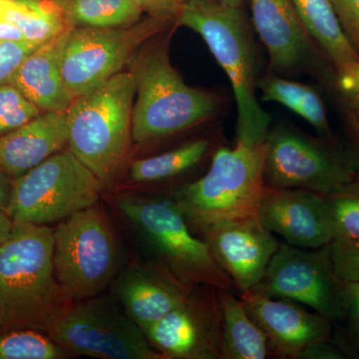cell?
Instances as JSON below:
<instances>
[{"label":"cell","mask_w":359,"mask_h":359,"mask_svg":"<svg viewBox=\"0 0 359 359\" xmlns=\"http://www.w3.org/2000/svg\"><path fill=\"white\" fill-rule=\"evenodd\" d=\"M0 40H6V41H27L23 36L22 33L9 25L6 21L0 20Z\"/></svg>","instance_id":"39"},{"label":"cell","mask_w":359,"mask_h":359,"mask_svg":"<svg viewBox=\"0 0 359 359\" xmlns=\"http://www.w3.org/2000/svg\"><path fill=\"white\" fill-rule=\"evenodd\" d=\"M177 25L185 26L204 39L218 65L226 73L237 105L236 139L255 143L266 141L271 115L257 99L259 77L256 43L244 7L183 6Z\"/></svg>","instance_id":"4"},{"label":"cell","mask_w":359,"mask_h":359,"mask_svg":"<svg viewBox=\"0 0 359 359\" xmlns=\"http://www.w3.org/2000/svg\"><path fill=\"white\" fill-rule=\"evenodd\" d=\"M66 145V111L40 113L22 126L0 137V169L11 178H18Z\"/></svg>","instance_id":"18"},{"label":"cell","mask_w":359,"mask_h":359,"mask_svg":"<svg viewBox=\"0 0 359 359\" xmlns=\"http://www.w3.org/2000/svg\"><path fill=\"white\" fill-rule=\"evenodd\" d=\"M344 285L335 275L330 244L304 249L280 244L266 273L252 290L308 306L332 323L344 316Z\"/></svg>","instance_id":"12"},{"label":"cell","mask_w":359,"mask_h":359,"mask_svg":"<svg viewBox=\"0 0 359 359\" xmlns=\"http://www.w3.org/2000/svg\"><path fill=\"white\" fill-rule=\"evenodd\" d=\"M226 143L224 130L184 142L178 147L134 161L130 178L139 184H169L185 178L203 164H210L212 155Z\"/></svg>","instance_id":"21"},{"label":"cell","mask_w":359,"mask_h":359,"mask_svg":"<svg viewBox=\"0 0 359 359\" xmlns=\"http://www.w3.org/2000/svg\"><path fill=\"white\" fill-rule=\"evenodd\" d=\"M146 337L164 359H221L219 289L201 285L155 323Z\"/></svg>","instance_id":"14"},{"label":"cell","mask_w":359,"mask_h":359,"mask_svg":"<svg viewBox=\"0 0 359 359\" xmlns=\"http://www.w3.org/2000/svg\"><path fill=\"white\" fill-rule=\"evenodd\" d=\"M103 190L95 175L62 149L13 180L6 214L14 223H60L98 202Z\"/></svg>","instance_id":"9"},{"label":"cell","mask_w":359,"mask_h":359,"mask_svg":"<svg viewBox=\"0 0 359 359\" xmlns=\"http://www.w3.org/2000/svg\"><path fill=\"white\" fill-rule=\"evenodd\" d=\"M47 334L68 355L102 359H164L120 304L108 297L72 302Z\"/></svg>","instance_id":"10"},{"label":"cell","mask_w":359,"mask_h":359,"mask_svg":"<svg viewBox=\"0 0 359 359\" xmlns=\"http://www.w3.org/2000/svg\"><path fill=\"white\" fill-rule=\"evenodd\" d=\"M335 275L344 283H359V240L335 238L330 243Z\"/></svg>","instance_id":"31"},{"label":"cell","mask_w":359,"mask_h":359,"mask_svg":"<svg viewBox=\"0 0 359 359\" xmlns=\"http://www.w3.org/2000/svg\"><path fill=\"white\" fill-rule=\"evenodd\" d=\"M13 221L6 212L0 211V248L6 242L13 228Z\"/></svg>","instance_id":"40"},{"label":"cell","mask_w":359,"mask_h":359,"mask_svg":"<svg viewBox=\"0 0 359 359\" xmlns=\"http://www.w3.org/2000/svg\"><path fill=\"white\" fill-rule=\"evenodd\" d=\"M325 197L334 222L335 238L359 240V172L346 185Z\"/></svg>","instance_id":"28"},{"label":"cell","mask_w":359,"mask_h":359,"mask_svg":"<svg viewBox=\"0 0 359 359\" xmlns=\"http://www.w3.org/2000/svg\"><path fill=\"white\" fill-rule=\"evenodd\" d=\"M349 43L359 55V0H330Z\"/></svg>","instance_id":"34"},{"label":"cell","mask_w":359,"mask_h":359,"mask_svg":"<svg viewBox=\"0 0 359 359\" xmlns=\"http://www.w3.org/2000/svg\"><path fill=\"white\" fill-rule=\"evenodd\" d=\"M199 237L230 276L238 294L259 285L280 244L259 217L217 222L205 228Z\"/></svg>","instance_id":"15"},{"label":"cell","mask_w":359,"mask_h":359,"mask_svg":"<svg viewBox=\"0 0 359 359\" xmlns=\"http://www.w3.org/2000/svg\"><path fill=\"white\" fill-rule=\"evenodd\" d=\"M257 92L264 102L280 104L309 123L320 136L335 137L320 91L311 85L269 71L259 75Z\"/></svg>","instance_id":"23"},{"label":"cell","mask_w":359,"mask_h":359,"mask_svg":"<svg viewBox=\"0 0 359 359\" xmlns=\"http://www.w3.org/2000/svg\"><path fill=\"white\" fill-rule=\"evenodd\" d=\"M71 28H117L142 20L143 11L130 0H51Z\"/></svg>","instance_id":"25"},{"label":"cell","mask_w":359,"mask_h":359,"mask_svg":"<svg viewBox=\"0 0 359 359\" xmlns=\"http://www.w3.org/2000/svg\"><path fill=\"white\" fill-rule=\"evenodd\" d=\"M117 205L147 245L153 257L151 271L187 294L201 285L236 290L171 196H120Z\"/></svg>","instance_id":"2"},{"label":"cell","mask_w":359,"mask_h":359,"mask_svg":"<svg viewBox=\"0 0 359 359\" xmlns=\"http://www.w3.org/2000/svg\"><path fill=\"white\" fill-rule=\"evenodd\" d=\"M115 290L122 308L144 334L188 295L150 269L125 271L116 280Z\"/></svg>","instance_id":"20"},{"label":"cell","mask_w":359,"mask_h":359,"mask_svg":"<svg viewBox=\"0 0 359 359\" xmlns=\"http://www.w3.org/2000/svg\"><path fill=\"white\" fill-rule=\"evenodd\" d=\"M13 192V180L0 169V211L6 212Z\"/></svg>","instance_id":"38"},{"label":"cell","mask_w":359,"mask_h":359,"mask_svg":"<svg viewBox=\"0 0 359 359\" xmlns=\"http://www.w3.org/2000/svg\"><path fill=\"white\" fill-rule=\"evenodd\" d=\"M252 25L266 47L269 71L282 76L308 74L328 92L337 69L302 25L292 0H249Z\"/></svg>","instance_id":"13"},{"label":"cell","mask_w":359,"mask_h":359,"mask_svg":"<svg viewBox=\"0 0 359 359\" xmlns=\"http://www.w3.org/2000/svg\"><path fill=\"white\" fill-rule=\"evenodd\" d=\"M135 96L131 73L121 71L66 110L68 149L102 188L112 185L128 155Z\"/></svg>","instance_id":"6"},{"label":"cell","mask_w":359,"mask_h":359,"mask_svg":"<svg viewBox=\"0 0 359 359\" xmlns=\"http://www.w3.org/2000/svg\"><path fill=\"white\" fill-rule=\"evenodd\" d=\"M238 295L268 337L273 358L301 359L309 346L332 339V321L316 311L309 313L299 302L266 297L256 290Z\"/></svg>","instance_id":"16"},{"label":"cell","mask_w":359,"mask_h":359,"mask_svg":"<svg viewBox=\"0 0 359 359\" xmlns=\"http://www.w3.org/2000/svg\"><path fill=\"white\" fill-rule=\"evenodd\" d=\"M222 4L233 7H244L245 0H219Z\"/></svg>","instance_id":"42"},{"label":"cell","mask_w":359,"mask_h":359,"mask_svg":"<svg viewBox=\"0 0 359 359\" xmlns=\"http://www.w3.org/2000/svg\"><path fill=\"white\" fill-rule=\"evenodd\" d=\"M346 358L339 347L332 340H323L309 346L301 359H344Z\"/></svg>","instance_id":"37"},{"label":"cell","mask_w":359,"mask_h":359,"mask_svg":"<svg viewBox=\"0 0 359 359\" xmlns=\"http://www.w3.org/2000/svg\"><path fill=\"white\" fill-rule=\"evenodd\" d=\"M358 172L353 155L339 136H313L287 121L269 127L264 165L266 187L327 196Z\"/></svg>","instance_id":"7"},{"label":"cell","mask_w":359,"mask_h":359,"mask_svg":"<svg viewBox=\"0 0 359 359\" xmlns=\"http://www.w3.org/2000/svg\"><path fill=\"white\" fill-rule=\"evenodd\" d=\"M181 6H209L217 4L219 0H177Z\"/></svg>","instance_id":"41"},{"label":"cell","mask_w":359,"mask_h":359,"mask_svg":"<svg viewBox=\"0 0 359 359\" xmlns=\"http://www.w3.org/2000/svg\"><path fill=\"white\" fill-rule=\"evenodd\" d=\"M136 4L143 13L157 20L177 23L181 4L177 0H130Z\"/></svg>","instance_id":"36"},{"label":"cell","mask_w":359,"mask_h":359,"mask_svg":"<svg viewBox=\"0 0 359 359\" xmlns=\"http://www.w3.org/2000/svg\"><path fill=\"white\" fill-rule=\"evenodd\" d=\"M332 95H340L359 102V61L337 71Z\"/></svg>","instance_id":"35"},{"label":"cell","mask_w":359,"mask_h":359,"mask_svg":"<svg viewBox=\"0 0 359 359\" xmlns=\"http://www.w3.org/2000/svg\"><path fill=\"white\" fill-rule=\"evenodd\" d=\"M264 155L266 141L236 139L233 147L224 143L205 174L170 195L196 235L217 222L259 217L266 188Z\"/></svg>","instance_id":"5"},{"label":"cell","mask_w":359,"mask_h":359,"mask_svg":"<svg viewBox=\"0 0 359 359\" xmlns=\"http://www.w3.org/2000/svg\"><path fill=\"white\" fill-rule=\"evenodd\" d=\"M259 218L285 243L318 249L335 238L334 222L325 196L297 189L264 188Z\"/></svg>","instance_id":"17"},{"label":"cell","mask_w":359,"mask_h":359,"mask_svg":"<svg viewBox=\"0 0 359 359\" xmlns=\"http://www.w3.org/2000/svg\"><path fill=\"white\" fill-rule=\"evenodd\" d=\"M171 32L149 40L129 62L136 102L132 139L140 145L163 143L215 124L230 108L226 94L196 88L184 81L169 56Z\"/></svg>","instance_id":"1"},{"label":"cell","mask_w":359,"mask_h":359,"mask_svg":"<svg viewBox=\"0 0 359 359\" xmlns=\"http://www.w3.org/2000/svg\"><path fill=\"white\" fill-rule=\"evenodd\" d=\"M118 263L114 233L95 205L60 222L53 231L54 271L68 302L97 297L114 278Z\"/></svg>","instance_id":"8"},{"label":"cell","mask_w":359,"mask_h":359,"mask_svg":"<svg viewBox=\"0 0 359 359\" xmlns=\"http://www.w3.org/2000/svg\"><path fill=\"white\" fill-rule=\"evenodd\" d=\"M40 44L0 40V87L11 83L21 63Z\"/></svg>","instance_id":"33"},{"label":"cell","mask_w":359,"mask_h":359,"mask_svg":"<svg viewBox=\"0 0 359 359\" xmlns=\"http://www.w3.org/2000/svg\"><path fill=\"white\" fill-rule=\"evenodd\" d=\"M332 96L337 104L344 127V143L359 169V102L344 96Z\"/></svg>","instance_id":"32"},{"label":"cell","mask_w":359,"mask_h":359,"mask_svg":"<svg viewBox=\"0 0 359 359\" xmlns=\"http://www.w3.org/2000/svg\"><path fill=\"white\" fill-rule=\"evenodd\" d=\"M292 1L306 32L337 71L359 61L358 52L347 40L330 0Z\"/></svg>","instance_id":"24"},{"label":"cell","mask_w":359,"mask_h":359,"mask_svg":"<svg viewBox=\"0 0 359 359\" xmlns=\"http://www.w3.org/2000/svg\"><path fill=\"white\" fill-rule=\"evenodd\" d=\"M2 325V320H1V316H0V327H1Z\"/></svg>","instance_id":"43"},{"label":"cell","mask_w":359,"mask_h":359,"mask_svg":"<svg viewBox=\"0 0 359 359\" xmlns=\"http://www.w3.org/2000/svg\"><path fill=\"white\" fill-rule=\"evenodd\" d=\"M65 349L50 335L28 327L0 330V359H63Z\"/></svg>","instance_id":"27"},{"label":"cell","mask_w":359,"mask_h":359,"mask_svg":"<svg viewBox=\"0 0 359 359\" xmlns=\"http://www.w3.org/2000/svg\"><path fill=\"white\" fill-rule=\"evenodd\" d=\"M344 316L334 323L332 341L346 358H359V283H344Z\"/></svg>","instance_id":"29"},{"label":"cell","mask_w":359,"mask_h":359,"mask_svg":"<svg viewBox=\"0 0 359 359\" xmlns=\"http://www.w3.org/2000/svg\"><path fill=\"white\" fill-rule=\"evenodd\" d=\"M40 113L41 110L13 84L0 87V137L22 126Z\"/></svg>","instance_id":"30"},{"label":"cell","mask_w":359,"mask_h":359,"mask_svg":"<svg viewBox=\"0 0 359 359\" xmlns=\"http://www.w3.org/2000/svg\"><path fill=\"white\" fill-rule=\"evenodd\" d=\"M69 304L54 271L53 230L14 223L0 248L1 327L34 328L47 334Z\"/></svg>","instance_id":"3"},{"label":"cell","mask_w":359,"mask_h":359,"mask_svg":"<svg viewBox=\"0 0 359 359\" xmlns=\"http://www.w3.org/2000/svg\"><path fill=\"white\" fill-rule=\"evenodd\" d=\"M70 29L39 45L23 60L11 79V84L41 112L66 111L72 103L61 68Z\"/></svg>","instance_id":"19"},{"label":"cell","mask_w":359,"mask_h":359,"mask_svg":"<svg viewBox=\"0 0 359 359\" xmlns=\"http://www.w3.org/2000/svg\"><path fill=\"white\" fill-rule=\"evenodd\" d=\"M177 25L147 16L117 28H72L61 61L62 76L71 98L101 86L128 65L149 40Z\"/></svg>","instance_id":"11"},{"label":"cell","mask_w":359,"mask_h":359,"mask_svg":"<svg viewBox=\"0 0 359 359\" xmlns=\"http://www.w3.org/2000/svg\"><path fill=\"white\" fill-rule=\"evenodd\" d=\"M222 313L221 359L271 358L268 337L248 313L235 290L219 289Z\"/></svg>","instance_id":"22"},{"label":"cell","mask_w":359,"mask_h":359,"mask_svg":"<svg viewBox=\"0 0 359 359\" xmlns=\"http://www.w3.org/2000/svg\"><path fill=\"white\" fill-rule=\"evenodd\" d=\"M0 20L33 43H43L70 29L51 0H0Z\"/></svg>","instance_id":"26"}]
</instances>
